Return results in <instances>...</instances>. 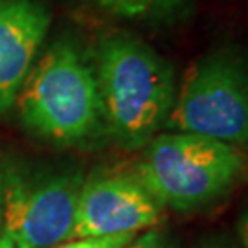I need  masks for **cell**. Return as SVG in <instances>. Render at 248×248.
I'll list each match as a JSON object with an SVG mask.
<instances>
[{"label":"cell","mask_w":248,"mask_h":248,"mask_svg":"<svg viewBox=\"0 0 248 248\" xmlns=\"http://www.w3.org/2000/svg\"><path fill=\"white\" fill-rule=\"evenodd\" d=\"M94 74L101 116L122 143L140 147L166 125L175 79L153 48L131 37H108L96 50Z\"/></svg>","instance_id":"obj_1"},{"label":"cell","mask_w":248,"mask_h":248,"mask_svg":"<svg viewBox=\"0 0 248 248\" xmlns=\"http://www.w3.org/2000/svg\"><path fill=\"white\" fill-rule=\"evenodd\" d=\"M147 143L136 177L162 206L178 212L222 199L247 168L235 145L199 134H160Z\"/></svg>","instance_id":"obj_2"},{"label":"cell","mask_w":248,"mask_h":248,"mask_svg":"<svg viewBox=\"0 0 248 248\" xmlns=\"http://www.w3.org/2000/svg\"><path fill=\"white\" fill-rule=\"evenodd\" d=\"M17 103L31 131L59 143L87 138L101 118L96 74L68 43H55L33 64Z\"/></svg>","instance_id":"obj_3"},{"label":"cell","mask_w":248,"mask_h":248,"mask_svg":"<svg viewBox=\"0 0 248 248\" xmlns=\"http://www.w3.org/2000/svg\"><path fill=\"white\" fill-rule=\"evenodd\" d=\"M166 127L230 145L248 142V74L230 55L193 64L173 101Z\"/></svg>","instance_id":"obj_4"},{"label":"cell","mask_w":248,"mask_h":248,"mask_svg":"<svg viewBox=\"0 0 248 248\" xmlns=\"http://www.w3.org/2000/svg\"><path fill=\"white\" fill-rule=\"evenodd\" d=\"M81 186L79 177H57L35 186L13 182L6 191L2 232L18 248H50L72 241Z\"/></svg>","instance_id":"obj_5"},{"label":"cell","mask_w":248,"mask_h":248,"mask_svg":"<svg viewBox=\"0 0 248 248\" xmlns=\"http://www.w3.org/2000/svg\"><path fill=\"white\" fill-rule=\"evenodd\" d=\"M162 204L138 177L101 175L81 186L72 239L136 233L160 221Z\"/></svg>","instance_id":"obj_6"},{"label":"cell","mask_w":248,"mask_h":248,"mask_svg":"<svg viewBox=\"0 0 248 248\" xmlns=\"http://www.w3.org/2000/svg\"><path fill=\"white\" fill-rule=\"evenodd\" d=\"M50 22L41 0H0V114L17 103Z\"/></svg>","instance_id":"obj_7"},{"label":"cell","mask_w":248,"mask_h":248,"mask_svg":"<svg viewBox=\"0 0 248 248\" xmlns=\"http://www.w3.org/2000/svg\"><path fill=\"white\" fill-rule=\"evenodd\" d=\"M96 6L124 17H142L168 9L177 0H90Z\"/></svg>","instance_id":"obj_8"},{"label":"cell","mask_w":248,"mask_h":248,"mask_svg":"<svg viewBox=\"0 0 248 248\" xmlns=\"http://www.w3.org/2000/svg\"><path fill=\"white\" fill-rule=\"evenodd\" d=\"M136 233H122V235H108V237H85V239H72L57 248H124Z\"/></svg>","instance_id":"obj_9"},{"label":"cell","mask_w":248,"mask_h":248,"mask_svg":"<svg viewBox=\"0 0 248 248\" xmlns=\"http://www.w3.org/2000/svg\"><path fill=\"white\" fill-rule=\"evenodd\" d=\"M124 248H169V241L162 232L149 230L140 237H133Z\"/></svg>","instance_id":"obj_10"},{"label":"cell","mask_w":248,"mask_h":248,"mask_svg":"<svg viewBox=\"0 0 248 248\" xmlns=\"http://www.w3.org/2000/svg\"><path fill=\"white\" fill-rule=\"evenodd\" d=\"M237 230H239V237L243 247L248 248V212H245L241 215L239 222H237Z\"/></svg>","instance_id":"obj_11"},{"label":"cell","mask_w":248,"mask_h":248,"mask_svg":"<svg viewBox=\"0 0 248 248\" xmlns=\"http://www.w3.org/2000/svg\"><path fill=\"white\" fill-rule=\"evenodd\" d=\"M0 248H18V245L4 232H0Z\"/></svg>","instance_id":"obj_12"},{"label":"cell","mask_w":248,"mask_h":248,"mask_svg":"<svg viewBox=\"0 0 248 248\" xmlns=\"http://www.w3.org/2000/svg\"><path fill=\"white\" fill-rule=\"evenodd\" d=\"M201 248H232V247L224 245V243H221V241H208V243H204Z\"/></svg>","instance_id":"obj_13"},{"label":"cell","mask_w":248,"mask_h":248,"mask_svg":"<svg viewBox=\"0 0 248 248\" xmlns=\"http://www.w3.org/2000/svg\"><path fill=\"white\" fill-rule=\"evenodd\" d=\"M0 226H2V213H0Z\"/></svg>","instance_id":"obj_14"}]
</instances>
